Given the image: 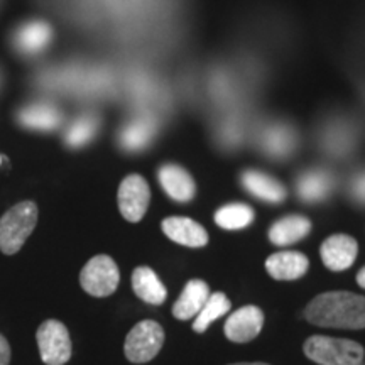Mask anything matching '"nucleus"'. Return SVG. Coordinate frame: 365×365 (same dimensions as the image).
<instances>
[{
  "label": "nucleus",
  "instance_id": "obj_17",
  "mask_svg": "<svg viewBox=\"0 0 365 365\" xmlns=\"http://www.w3.org/2000/svg\"><path fill=\"white\" fill-rule=\"evenodd\" d=\"M53 38V29L46 22H27L17 29L14 36L16 48L24 54H38L43 51Z\"/></svg>",
  "mask_w": 365,
  "mask_h": 365
},
{
  "label": "nucleus",
  "instance_id": "obj_19",
  "mask_svg": "<svg viewBox=\"0 0 365 365\" xmlns=\"http://www.w3.org/2000/svg\"><path fill=\"white\" fill-rule=\"evenodd\" d=\"M19 122L27 129L54 130L61 124V112L49 103L27 105L19 112Z\"/></svg>",
  "mask_w": 365,
  "mask_h": 365
},
{
  "label": "nucleus",
  "instance_id": "obj_13",
  "mask_svg": "<svg viewBox=\"0 0 365 365\" xmlns=\"http://www.w3.org/2000/svg\"><path fill=\"white\" fill-rule=\"evenodd\" d=\"M210 287L205 281L202 279H193L190 281L188 284L185 286L180 298L173 307V314L178 319H190L202 312L210 298Z\"/></svg>",
  "mask_w": 365,
  "mask_h": 365
},
{
  "label": "nucleus",
  "instance_id": "obj_15",
  "mask_svg": "<svg viewBox=\"0 0 365 365\" xmlns=\"http://www.w3.org/2000/svg\"><path fill=\"white\" fill-rule=\"evenodd\" d=\"M132 287H134V293L139 296L140 299L145 303L154 304H163L168 298L166 286L163 284V281L159 279L158 274L150 267H137L132 272Z\"/></svg>",
  "mask_w": 365,
  "mask_h": 365
},
{
  "label": "nucleus",
  "instance_id": "obj_26",
  "mask_svg": "<svg viewBox=\"0 0 365 365\" xmlns=\"http://www.w3.org/2000/svg\"><path fill=\"white\" fill-rule=\"evenodd\" d=\"M11 364V345L9 341L0 335V365Z\"/></svg>",
  "mask_w": 365,
  "mask_h": 365
},
{
  "label": "nucleus",
  "instance_id": "obj_10",
  "mask_svg": "<svg viewBox=\"0 0 365 365\" xmlns=\"http://www.w3.org/2000/svg\"><path fill=\"white\" fill-rule=\"evenodd\" d=\"M158 176L163 190L175 202L186 203L193 200L196 193L195 181L190 176V173L182 170L181 166H178V164H164V166L159 168Z\"/></svg>",
  "mask_w": 365,
  "mask_h": 365
},
{
  "label": "nucleus",
  "instance_id": "obj_24",
  "mask_svg": "<svg viewBox=\"0 0 365 365\" xmlns=\"http://www.w3.org/2000/svg\"><path fill=\"white\" fill-rule=\"evenodd\" d=\"M100 125V120L93 113H86L76 118L73 124L68 127L65 140L70 148H83L85 144H88L97 134Z\"/></svg>",
  "mask_w": 365,
  "mask_h": 365
},
{
  "label": "nucleus",
  "instance_id": "obj_3",
  "mask_svg": "<svg viewBox=\"0 0 365 365\" xmlns=\"http://www.w3.org/2000/svg\"><path fill=\"white\" fill-rule=\"evenodd\" d=\"M38 223V207L34 202H21L0 218V250L14 255L22 249Z\"/></svg>",
  "mask_w": 365,
  "mask_h": 365
},
{
  "label": "nucleus",
  "instance_id": "obj_7",
  "mask_svg": "<svg viewBox=\"0 0 365 365\" xmlns=\"http://www.w3.org/2000/svg\"><path fill=\"white\" fill-rule=\"evenodd\" d=\"M150 190L140 175H129L118 188V210L129 222H140L148 212Z\"/></svg>",
  "mask_w": 365,
  "mask_h": 365
},
{
  "label": "nucleus",
  "instance_id": "obj_25",
  "mask_svg": "<svg viewBox=\"0 0 365 365\" xmlns=\"http://www.w3.org/2000/svg\"><path fill=\"white\" fill-rule=\"evenodd\" d=\"M352 191H354V196L359 200V202L365 203V173L355 178Z\"/></svg>",
  "mask_w": 365,
  "mask_h": 365
},
{
  "label": "nucleus",
  "instance_id": "obj_6",
  "mask_svg": "<svg viewBox=\"0 0 365 365\" xmlns=\"http://www.w3.org/2000/svg\"><path fill=\"white\" fill-rule=\"evenodd\" d=\"M41 360L46 365H65L71 359V339L68 328L58 319H46L36 333Z\"/></svg>",
  "mask_w": 365,
  "mask_h": 365
},
{
  "label": "nucleus",
  "instance_id": "obj_11",
  "mask_svg": "<svg viewBox=\"0 0 365 365\" xmlns=\"http://www.w3.org/2000/svg\"><path fill=\"white\" fill-rule=\"evenodd\" d=\"M163 232L176 244L203 247L208 244L207 230L188 217H170L163 222Z\"/></svg>",
  "mask_w": 365,
  "mask_h": 365
},
{
  "label": "nucleus",
  "instance_id": "obj_2",
  "mask_svg": "<svg viewBox=\"0 0 365 365\" xmlns=\"http://www.w3.org/2000/svg\"><path fill=\"white\" fill-rule=\"evenodd\" d=\"M304 354L319 365H360L364 362V346L349 339L313 335L304 341Z\"/></svg>",
  "mask_w": 365,
  "mask_h": 365
},
{
  "label": "nucleus",
  "instance_id": "obj_16",
  "mask_svg": "<svg viewBox=\"0 0 365 365\" xmlns=\"http://www.w3.org/2000/svg\"><path fill=\"white\" fill-rule=\"evenodd\" d=\"M312 230V222L303 215H287L277 220L269 230V239L276 245H291L304 239Z\"/></svg>",
  "mask_w": 365,
  "mask_h": 365
},
{
  "label": "nucleus",
  "instance_id": "obj_29",
  "mask_svg": "<svg viewBox=\"0 0 365 365\" xmlns=\"http://www.w3.org/2000/svg\"><path fill=\"white\" fill-rule=\"evenodd\" d=\"M360 365H365V362H362V364H360Z\"/></svg>",
  "mask_w": 365,
  "mask_h": 365
},
{
  "label": "nucleus",
  "instance_id": "obj_28",
  "mask_svg": "<svg viewBox=\"0 0 365 365\" xmlns=\"http://www.w3.org/2000/svg\"><path fill=\"white\" fill-rule=\"evenodd\" d=\"M232 365H267V364H261V362H257V364H232Z\"/></svg>",
  "mask_w": 365,
  "mask_h": 365
},
{
  "label": "nucleus",
  "instance_id": "obj_5",
  "mask_svg": "<svg viewBox=\"0 0 365 365\" xmlns=\"http://www.w3.org/2000/svg\"><path fill=\"white\" fill-rule=\"evenodd\" d=\"M118 281H120V272L115 261L103 254L91 257L80 274L81 287L95 298H107L115 293Z\"/></svg>",
  "mask_w": 365,
  "mask_h": 365
},
{
  "label": "nucleus",
  "instance_id": "obj_8",
  "mask_svg": "<svg viewBox=\"0 0 365 365\" xmlns=\"http://www.w3.org/2000/svg\"><path fill=\"white\" fill-rule=\"evenodd\" d=\"M264 327V313L257 307H244L239 308L228 317L223 331L227 339L235 344H245V341L254 340Z\"/></svg>",
  "mask_w": 365,
  "mask_h": 365
},
{
  "label": "nucleus",
  "instance_id": "obj_21",
  "mask_svg": "<svg viewBox=\"0 0 365 365\" xmlns=\"http://www.w3.org/2000/svg\"><path fill=\"white\" fill-rule=\"evenodd\" d=\"M296 145V137L289 127L276 124L267 127L262 135V148L274 158H284Z\"/></svg>",
  "mask_w": 365,
  "mask_h": 365
},
{
  "label": "nucleus",
  "instance_id": "obj_4",
  "mask_svg": "<svg viewBox=\"0 0 365 365\" xmlns=\"http://www.w3.org/2000/svg\"><path fill=\"white\" fill-rule=\"evenodd\" d=\"M164 330L154 319H144L132 328L125 339V357L134 364H145L161 352Z\"/></svg>",
  "mask_w": 365,
  "mask_h": 365
},
{
  "label": "nucleus",
  "instance_id": "obj_20",
  "mask_svg": "<svg viewBox=\"0 0 365 365\" xmlns=\"http://www.w3.org/2000/svg\"><path fill=\"white\" fill-rule=\"evenodd\" d=\"M333 188V178L330 173L322 170H312L299 176L298 195L304 202H322Z\"/></svg>",
  "mask_w": 365,
  "mask_h": 365
},
{
  "label": "nucleus",
  "instance_id": "obj_1",
  "mask_svg": "<svg viewBox=\"0 0 365 365\" xmlns=\"http://www.w3.org/2000/svg\"><path fill=\"white\" fill-rule=\"evenodd\" d=\"M304 318L323 328L362 330L365 328V296L349 291L318 294L304 308Z\"/></svg>",
  "mask_w": 365,
  "mask_h": 365
},
{
  "label": "nucleus",
  "instance_id": "obj_27",
  "mask_svg": "<svg viewBox=\"0 0 365 365\" xmlns=\"http://www.w3.org/2000/svg\"><path fill=\"white\" fill-rule=\"evenodd\" d=\"M357 284L365 289V267H362L357 274Z\"/></svg>",
  "mask_w": 365,
  "mask_h": 365
},
{
  "label": "nucleus",
  "instance_id": "obj_22",
  "mask_svg": "<svg viewBox=\"0 0 365 365\" xmlns=\"http://www.w3.org/2000/svg\"><path fill=\"white\" fill-rule=\"evenodd\" d=\"M254 220V210L245 203H230L217 212L215 222L225 230H240Z\"/></svg>",
  "mask_w": 365,
  "mask_h": 365
},
{
  "label": "nucleus",
  "instance_id": "obj_23",
  "mask_svg": "<svg viewBox=\"0 0 365 365\" xmlns=\"http://www.w3.org/2000/svg\"><path fill=\"white\" fill-rule=\"evenodd\" d=\"M230 308H232L230 299H228L223 293L210 294V298L207 303H205L202 312L195 317L193 330L196 333L207 331V328L212 325L217 318H220V317H223V314H227L228 312H230Z\"/></svg>",
  "mask_w": 365,
  "mask_h": 365
},
{
  "label": "nucleus",
  "instance_id": "obj_9",
  "mask_svg": "<svg viewBox=\"0 0 365 365\" xmlns=\"http://www.w3.org/2000/svg\"><path fill=\"white\" fill-rule=\"evenodd\" d=\"M322 261L330 271L340 272L352 267L359 254V244L354 237L345 234H336L328 237L319 249Z\"/></svg>",
  "mask_w": 365,
  "mask_h": 365
},
{
  "label": "nucleus",
  "instance_id": "obj_14",
  "mask_svg": "<svg viewBox=\"0 0 365 365\" xmlns=\"http://www.w3.org/2000/svg\"><path fill=\"white\" fill-rule=\"evenodd\" d=\"M242 185L255 198L267 203H281L286 198V190L279 181L261 171H245L242 175Z\"/></svg>",
  "mask_w": 365,
  "mask_h": 365
},
{
  "label": "nucleus",
  "instance_id": "obj_18",
  "mask_svg": "<svg viewBox=\"0 0 365 365\" xmlns=\"http://www.w3.org/2000/svg\"><path fill=\"white\" fill-rule=\"evenodd\" d=\"M158 125L153 117L143 115L137 117L129 122L120 132V144L125 150L135 153V150H143L148 148L153 137L156 135Z\"/></svg>",
  "mask_w": 365,
  "mask_h": 365
},
{
  "label": "nucleus",
  "instance_id": "obj_12",
  "mask_svg": "<svg viewBox=\"0 0 365 365\" xmlns=\"http://www.w3.org/2000/svg\"><path fill=\"white\" fill-rule=\"evenodd\" d=\"M309 267V261L304 254L286 250L269 255L266 261V269L271 277L277 281H294L304 276Z\"/></svg>",
  "mask_w": 365,
  "mask_h": 365
}]
</instances>
